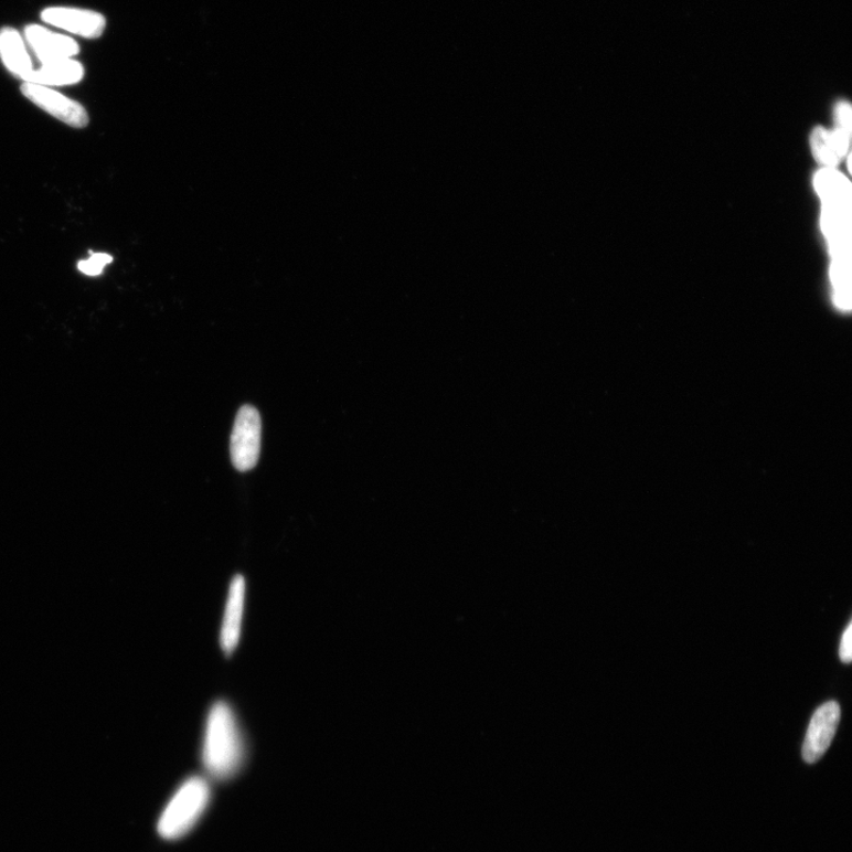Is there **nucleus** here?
Wrapping results in <instances>:
<instances>
[{
	"label": "nucleus",
	"instance_id": "0eeeda50",
	"mask_svg": "<svg viewBox=\"0 0 852 852\" xmlns=\"http://www.w3.org/2000/svg\"><path fill=\"white\" fill-rule=\"evenodd\" d=\"M42 20L82 38L96 39L104 34L106 20L102 13L72 8H49Z\"/></svg>",
	"mask_w": 852,
	"mask_h": 852
},
{
	"label": "nucleus",
	"instance_id": "20e7f679",
	"mask_svg": "<svg viewBox=\"0 0 852 852\" xmlns=\"http://www.w3.org/2000/svg\"><path fill=\"white\" fill-rule=\"evenodd\" d=\"M262 420L258 409L252 405L241 407L232 434L231 452L238 471L256 467L260 452Z\"/></svg>",
	"mask_w": 852,
	"mask_h": 852
},
{
	"label": "nucleus",
	"instance_id": "39448f33",
	"mask_svg": "<svg viewBox=\"0 0 852 852\" xmlns=\"http://www.w3.org/2000/svg\"><path fill=\"white\" fill-rule=\"evenodd\" d=\"M840 720L841 707L835 701L824 703L814 712L802 745V759L814 764L826 755L838 732Z\"/></svg>",
	"mask_w": 852,
	"mask_h": 852
},
{
	"label": "nucleus",
	"instance_id": "f257e3e1",
	"mask_svg": "<svg viewBox=\"0 0 852 852\" xmlns=\"http://www.w3.org/2000/svg\"><path fill=\"white\" fill-rule=\"evenodd\" d=\"M814 185L824 203L823 231L833 257L832 284L834 303L841 310L851 308L850 289V216L851 188L848 179L827 168L817 173Z\"/></svg>",
	"mask_w": 852,
	"mask_h": 852
},
{
	"label": "nucleus",
	"instance_id": "423d86ee",
	"mask_svg": "<svg viewBox=\"0 0 852 852\" xmlns=\"http://www.w3.org/2000/svg\"><path fill=\"white\" fill-rule=\"evenodd\" d=\"M22 93L31 103L68 126L85 128L89 123L84 107L51 88L25 82Z\"/></svg>",
	"mask_w": 852,
	"mask_h": 852
},
{
	"label": "nucleus",
	"instance_id": "9b49d317",
	"mask_svg": "<svg viewBox=\"0 0 852 852\" xmlns=\"http://www.w3.org/2000/svg\"><path fill=\"white\" fill-rule=\"evenodd\" d=\"M0 57L13 75L23 79L34 71L21 35L12 28L0 31Z\"/></svg>",
	"mask_w": 852,
	"mask_h": 852
},
{
	"label": "nucleus",
	"instance_id": "6e6552de",
	"mask_svg": "<svg viewBox=\"0 0 852 852\" xmlns=\"http://www.w3.org/2000/svg\"><path fill=\"white\" fill-rule=\"evenodd\" d=\"M245 593H247V585H245L244 578L236 576L228 586L221 627V648L226 654H232L241 641Z\"/></svg>",
	"mask_w": 852,
	"mask_h": 852
},
{
	"label": "nucleus",
	"instance_id": "f8f14e48",
	"mask_svg": "<svg viewBox=\"0 0 852 852\" xmlns=\"http://www.w3.org/2000/svg\"><path fill=\"white\" fill-rule=\"evenodd\" d=\"M813 156L819 162L826 163L827 168L832 169L838 166L841 155L838 146L832 138L831 132L824 128H817L811 137Z\"/></svg>",
	"mask_w": 852,
	"mask_h": 852
},
{
	"label": "nucleus",
	"instance_id": "7ed1b4c3",
	"mask_svg": "<svg viewBox=\"0 0 852 852\" xmlns=\"http://www.w3.org/2000/svg\"><path fill=\"white\" fill-rule=\"evenodd\" d=\"M210 800L211 788L205 778L187 779L160 816L158 832L161 838L170 841L184 838L200 822Z\"/></svg>",
	"mask_w": 852,
	"mask_h": 852
},
{
	"label": "nucleus",
	"instance_id": "4468645a",
	"mask_svg": "<svg viewBox=\"0 0 852 852\" xmlns=\"http://www.w3.org/2000/svg\"><path fill=\"white\" fill-rule=\"evenodd\" d=\"M113 257L107 254H93L87 260L78 262L77 268L79 271L88 276H97L103 274L105 267L111 264Z\"/></svg>",
	"mask_w": 852,
	"mask_h": 852
},
{
	"label": "nucleus",
	"instance_id": "2eb2a0df",
	"mask_svg": "<svg viewBox=\"0 0 852 852\" xmlns=\"http://www.w3.org/2000/svg\"><path fill=\"white\" fill-rule=\"evenodd\" d=\"M840 658L843 663L849 664L852 660V622H849L848 628L843 632L842 641L840 646Z\"/></svg>",
	"mask_w": 852,
	"mask_h": 852
},
{
	"label": "nucleus",
	"instance_id": "9d476101",
	"mask_svg": "<svg viewBox=\"0 0 852 852\" xmlns=\"http://www.w3.org/2000/svg\"><path fill=\"white\" fill-rule=\"evenodd\" d=\"M82 64L71 58L42 62L40 70H34L25 79L41 86H67L77 84L84 77Z\"/></svg>",
	"mask_w": 852,
	"mask_h": 852
},
{
	"label": "nucleus",
	"instance_id": "1a4fd4ad",
	"mask_svg": "<svg viewBox=\"0 0 852 852\" xmlns=\"http://www.w3.org/2000/svg\"><path fill=\"white\" fill-rule=\"evenodd\" d=\"M25 36L41 62L71 58L79 52L78 44L73 39L39 25L28 26Z\"/></svg>",
	"mask_w": 852,
	"mask_h": 852
},
{
	"label": "nucleus",
	"instance_id": "f03ea898",
	"mask_svg": "<svg viewBox=\"0 0 852 852\" xmlns=\"http://www.w3.org/2000/svg\"><path fill=\"white\" fill-rule=\"evenodd\" d=\"M245 760V744L231 704L219 701L209 711L203 736L202 762L207 776L216 780L235 777Z\"/></svg>",
	"mask_w": 852,
	"mask_h": 852
},
{
	"label": "nucleus",
	"instance_id": "ddd939ff",
	"mask_svg": "<svg viewBox=\"0 0 852 852\" xmlns=\"http://www.w3.org/2000/svg\"><path fill=\"white\" fill-rule=\"evenodd\" d=\"M835 129L831 132L842 157L848 152L851 134V107L848 103H840L835 107Z\"/></svg>",
	"mask_w": 852,
	"mask_h": 852
}]
</instances>
